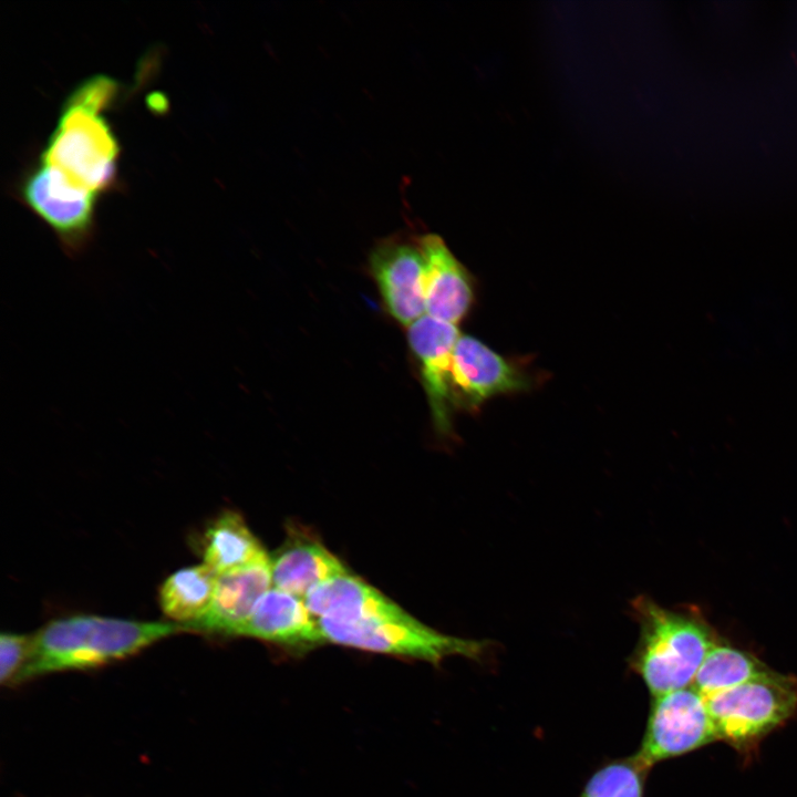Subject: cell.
<instances>
[{
	"label": "cell",
	"instance_id": "13",
	"mask_svg": "<svg viewBox=\"0 0 797 797\" xmlns=\"http://www.w3.org/2000/svg\"><path fill=\"white\" fill-rule=\"evenodd\" d=\"M304 602L317 619L370 622L414 618L382 592L348 572L319 584L304 598Z\"/></svg>",
	"mask_w": 797,
	"mask_h": 797
},
{
	"label": "cell",
	"instance_id": "7",
	"mask_svg": "<svg viewBox=\"0 0 797 797\" xmlns=\"http://www.w3.org/2000/svg\"><path fill=\"white\" fill-rule=\"evenodd\" d=\"M21 195L70 257L87 248L94 234L97 194L79 187L61 170L41 162L24 178Z\"/></svg>",
	"mask_w": 797,
	"mask_h": 797
},
{
	"label": "cell",
	"instance_id": "14",
	"mask_svg": "<svg viewBox=\"0 0 797 797\" xmlns=\"http://www.w3.org/2000/svg\"><path fill=\"white\" fill-rule=\"evenodd\" d=\"M234 636H248L288 646H311L323 642L317 618L304 599L269 589Z\"/></svg>",
	"mask_w": 797,
	"mask_h": 797
},
{
	"label": "cell",
	"instance_id": "5",
	"mask_svg": "<svg viewBox=\"0 0 797 797\" xmlns=\"http://www.w3.org/2000/svg\"><path fill=\"white\" fill-rule=\"evenodd\" d=\"M323 642L382 654L441 663L449 656L479 660L488 640H469L438 632L417 619L345 622L317 619Z\"/></svg>",
	"mask_w": 797,
	"mask_h": 797
},
{
	"label": "cell",
	"instance_id": "16",
	"mask_svg": "<svg viewBox=\"0 0 797 797\" xmlns=\"http://www.w3.org/2000/svg\"><path fill=\"white\" fill-rule=\"evenodd\" d=\"M203 559L217 575L246 566L266 550L240 514L227 510L206 528L203 538Z\"/></svg>",
	"mask_w": 797,
	"mask_h": 797
},
{
	"label": "cell",
	"instance_id": "20",
	"mask_svg": "<svg viewBox=\"0 0 797 797\" xmlns=\"http://www.w3.org/2000/svg\"><path fill=\"white\" fill-rule=\"evenodd\" d=\"M31 643V635L2 633L0 635V681L13 684L21 671Z\"/></svg>",
	"mask_w": 797,
	"mask_h": 797
},
{
	"label": "cell",
	"instance_id": "8",
	"mask_svg": "<svg viewBox=\"0 0 797 797\" xmlns=\"http://www.w3.org/2000/svg\"><path fill=\"white\" fill-rule=\"evenodd\" d=\"M530 387V377L480 340L460 334L453 352L452 389L454 407L478 408L500 394Z\"/></svg>",
	"mask_w": 797,
	"mask_h": 797
},
{
	"label": "cell",
	"instance_id": "10",
	"mask_svg": "<svg viewBox=\"0 0 797 797\" xmlns=\"http://www.w3.org/2000/svg\"><path fill=\"white\" fill-rule=\"evenodd\" d=\"M369 265L383 302L397 322L410 327L424 315V261L416 240L380 241L372 249Z\"/></svg>",
	"mask_w": 797,
	"mask_h": 797
},
{
	"label": "cell",
	"instance_id": "15",
	"mask_svg": "<svg viewBox=\"0 0 797 797\" xmlns=\"http://www.w3.org/2000/svg\"><path fill=\"white\" fill-rule=\"evenodd\" d=\"M272 587L304 599L314 588L346 568L318 539L303 532H292L270 556Z\"/></svg>",
	"mask_w": 797,
	"mask_h": 797
},
{
	"label": "cell",
	"instance_id": "12",
	"mask_svg": "<svg viewBox=\"0 0 797 797\" xmlns=\"http://www.w3.org/2000/svg\"><path fill=\"white\" fill-rule=\"evenodd\" d=\"M416 242L424 261L425 314L457 325L474 300L469 273L437 235L421 236Z\"/></svg>",
	"mask_w": 797,
	"mask_h": 797
},
{
	"label": "cell",
	"instance_id": "19",
	"mask_svg": "<svg viewBox=\"0 0 797 797\" xmlns=\"http://www.w3.org/2000/svg\"><path fill=\"white\" fill-rule=\"evenodd\" d=\"M646 773L634 756L614 760L590 777L579 797H643Z\"/></svg>",
	"mask_w": 797,
	"mask_h": 797
},
{
	"label": "cell",
	"instance_id": "18",
	"mask_svg": "<svg viewBox=\"0 0 797 797\" xmlns=\"http://www.w3.org/2000/svg\"><path fill=\"white\" fill-rule=\"evenodd\" d=\"M770 670L756 655L720 639L704 659L693 685L708 697Z\"/></svg>",
	"mask_w": 797,
	"mask_h": 797
},
{
	"label": "cell",
	"instance_id": "6",
	"mask_svg": "<svg viewBox=\"0 0 797 797\" xmlns=\"http://www.w3.org/2000/svg\"><path fill=\"white\" fill-rule=\"evenodd\" d=\"M652 697L644 736L634 755L648 770L718 741L706 697L694 685Z\"/></svg>",
	"mask_w": 797,
	"mask_h": 797
},
{
	"label": "cell",
	"instance_id": "2",
	"mask_svg": "<svg viewBox=\"0 0 797 797\" xmlns=\"http://www.w3.org/2000/svg\"><path fill=\"white\" fill-rule=\"evenodd\" d=\"M631 609L640 636L629 665L651 695L693 685L704 659L720 640L716 631L700 611L666 609L646 596L636 597Z\"/></svg>",
	"mask_w": 797,
	"mask_h": 797
},
{
	"label": "cell",
	"instance_id": "4",
	"mask_svg": "<svg viewBox=\"0 0 797 797\" xmlns=\"http://www.w3.org/2000/svg\"><path fill=\"white\" fill-rule=\"evenodd\" d=\"M100 113L69 97L41 156L42 163L97 195L114 184L120 152L113 131Z\"/></svg>",
	"mask_w": 797,
	"mask_h": 797
},
{
	"label": "cell",
	"instance_id": "3",
	"mask_svg": "<svg viewBox=\"0 0 797 797\" xmlns=\"http://www.w3.org/2000/svg\"><path fill=\"white\" fill-rule=\"evenodd\" d=\"M718 741L751 755L797 714V677L773 670L706 697Z\"/></svg>",
	"mask_w": 797,
	"mask_h": 797
},
{
	"label": "cell",
	"instance_id": "11",
	"mask_svg": "<svg viewBox=\"0 0 797 797\" xmlns=\"http://www.w3.org/2000/svg\"><path fill=\"white\" fill-rule=\"evenodd\" d=\"M272 588L270 556L217 575L211 604L198 621L183 624L186 631L232 635Z\"/></svg>",
	"mask_w": 797,
	"mask_h": 797
},
{
	"label": "cell",
	"instance_id": "1",
	"mask_svg": "<svg viewBox=\"0 0 797 797\" xmlns=\"http://www.w3.org/2000/svg\"><path fill=\"white\" fill-rule=\"evenodd\" d=\"M180 623L141 622L81 614L53 620L31 635L27 660L13 684L66 670H85L134 655L172 634Z\"/></svg>",
	"mask_w": 797,
	"mask_h": 797
},
{
	"label": "cell",
	"instance_id": "17",
	"mask_svg": "<svg viewBox=\"0 0 797 797\" xmlns=\"http://www.w3.org/2000/svg\"><path fill=\"white\" fill-rule=\"evenodd\" d=\"M216 580L217 573L205 563L175 571L159 589L164 614L180 624L200 620L211 604Z\"/></svg>",
	"mask_w": 797,
	"mask_h": 797
},
{
	"label": "cell",
	"instance_id": "9",
	"mask_svg": "<svg viewBox=\"0 0 797 797\" xmlns=\"http://www.w3.org/2000/svg\"><path fill=\"white\" fill-rule=\"evenodd\" d=\"M459 335L457 325L426 314L407 327L408 344L418 363L434 426L443 434L452 429L453 352Z\"/></svg>",
	"mask_w": 797,
	"mask_h": 797
}]
</instances>
